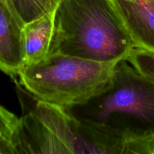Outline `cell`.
I'll use <instances>...</instances> for the list:
<instances>
[{"label": "cell", "mask_w": 154, "mask_h": 154, "mask_svg": "<svg viewBox=\"0 0 154 154\" xmlns=\"http://www.w3.org/2000/svg\"><path fill=\"white\" fill-rule=\"evenodd\" d=\"M135 48L110 0H60L49 54L116 63Z\"/></svg>", "instance_id": "1"}, {"label": "cell", "mask_w": 154, "mask_h": 154, "mask_svg": "<svg viewBox=\"0 0 154 154\" xmlns=\"http://www.w3.org/2000/svg\"><path fill=\"white\" fill-rule=\"evenodd\" d=\"M81 121L128 140H154V81L126 60L118 62L103 90L87 102L66 109Z\"/></svg>", "instance_id": "2"}, {"label": "cell", "mask_w": 154, "mask_h": 154, "mask_svg": "<svg viewBox=\"0 0 154 154\" xmlns=\"http://www.w3.org/2000/svg\"><path fill=\"white\" fill-rule=\"evenodd\" d=\"M117 63L48 54L38 63L23 66L17 75L20 84L35 99L69 109L103 90Z\"/></svg>", "instance_id": "3"}, {"label": "cell", "mask_w": 154, "mask_h": 154, "mask_svg": "<svg viewBox=\"0 0 154 154\" xmlns=\"http://www.w3.org/2000/svg\"><path fill=\"white\" fill-rule=\"evenodd\" d=\"M23 111H31L64 144L69 153L133 154L135 142L105 128L81 121L64 108L35 99L20 84Z\"/></svg>", "instance_id": "4"}, {"label": "cell", "mask_w": 154, "mask_h": 154, "mask_svg": "<svg viewBox=\"0 0 154 154\" xmlns=\"http://www.w3.org/2000/svg\"><path fill=\"white\" fill-rule=\"evenodd\" d=\"M11 141L16 154L69 153L64 144L31 111H23Z\"/></svg>", "instance_id": "5"}, {"label": "cell", "mask_w": 154, "mask_h": 154, "mask_svg": "<svg viewBox=\"0 0 154 154\" xmlns=\"http://www.w3.org/2000/svg\"><path fill=\"white\" fill-rule=\"evenodd\" d=\"M136 48L154 54V0H110Z\"/></svg>", "instance_id": "6"}, {"label": "cell", "mask_w": 154, "mask_h": 154, "mask_svg": "<svg viewBox=\"0 0 154 154\" xmlns=\"http://www.w3.org/2000/svg\"><path fill=\"white\" fill-rule=\"evenodd\" d=\"M23 26L13 9L0 0V70L13 78L24 66Z\"/></svg>", "instance_id": "7"}, {"label": "cell", "mask_w": 154, "mask_h": 154, "mask_svg": "<svg viewBox=\"0 0 154 154\" xmlns=\"http://www.w3.org/2000/svg\"><path fill=\"white\" fill-rule=\"evenodd\" d=\"M54 17L55 11L23 26L24 66L38 63L48 56L54 34Z\"/></svg>", "instance_id": "8"}, {"label": "cell", "mask_w": 154, "mask_h": 154, "mask_svg": "<svg viewBox=\"0 0 154 154\" xmlns=\"http://www.w3.org/2000/svg\"><path fill=\"white\" fill-rule=\"evenodd\" d=\"M59 2L60 0H11L14 11L23 25L55 11Z\"/></svg>", "instance_id": "9"}, {"label": "cell", "mask_w": 154, "mask_h": 154, "mask_svg": "<svg viewBox=\"0 0 154 154\" xmlns=\"http://www.w3.org/2000/svg\"><path fill=\"white\" fill-rule=\"evenodd\" d=\"M126 61L140 74L154 81V54L140 48H135Z\"/></svg>", "instance_id": "10"}, {"label": "cell", "mask_w": 154, "mask_h": 154, "mask_svg": "<svg viewBox=\"0 0 154 154\" xmlns=\"http://www.w3.org/2000/svg\"><path fill=\"white\" fill-rule=\"evenodd\" d=\"M18 121L19 117L0 105V135L11 141Z\"/></svg>", "instance_id": "11"}, {"label": "cell", "mask_w": 154, "mask_h": 154, "mask_svg": "<svg viewBox=\"0 0 154 154\" xmlns=\"http://www.w3.org/2000/svg\"><path fill=\"white\" fill-rule=\"evenodd\" d=\"M0 154H16L10 140L2 135H0Z\"/></svg>", "instance_id": "12"}, {"label": "cell", "mask_w": 154, "mask_h": 154, "mask_svg": "<svg viewBox=\"0 0 154 154\" xmlns=\"http://www.w3.org/2000/svg\"><path fill=\"white\" fill-rule=\"evenodd\" d=\"M1 1H3V2H6L7 3L8 5L9 6H10L11 8L12 9H13L14 10V8H13V7H12V5H11V0H1ZM16 14V13H15Z\"/></svg>", "instance_id": "13"}]
</instances>
